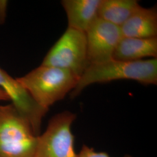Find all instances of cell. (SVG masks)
Listing matches in <instances>:
<instances>
[{
  "mask_svg": "<svg viewBox=\"0 0 157 157\" xmlns=\"http://www.w3.org/2000/svg\"><path fill=\"white\" fill-rule=\"evenodd\" d=\"M118 80H132L145 85H157V58L136 61L112 59L107 62L90 65L70 93L71 98H75L91 84Z\"/></svg>",
  "mask_w": 157,
  "mask_h": 157,
  "instance_id": "6da1fadb",
  "label": "cell"
},
{
  "mask_svg": "<svg viewBox=\"0 0 157 157\" xmlns=\"http://www.w3.org/2000/svg\"><path fill=\"white\" fill-rule=\"evenodd\" d=\"M16 78L34 100L47 109L70 94L79 79L67 70L43 65Z\"/></svg>",
  "mask_w": 157,
  "mask_h": 157,
  "instance_id": "7a4b0ae2",
  "label": "cell"
},
{
  "mask_svg": "<svg viewBox=\"0 0 157 157\" xmlns=\"http://www.w3.org/2000/svg\"><path fill=\"white\" fill-rule=\"evenodd\" d=\"M38 136L12 104L0 105V157H34Z\"/></svg>",
  "mask_w": 157,
  "mask_h": 157,
  "instance_id": "3957f363",
  "label": "cell"
},
{
  "mask_svg": "<svg viewBox=\"0 0 157 157\" xmlns=\"http://www.w3.org/2000/svg\"><path fill=\"white\" fill-rule=\"evenodd\" d=\"M41 65L67 70L80 78L89 65L86 33L67 28Z\"/></svg>",
  "mask_w": 157,
  "mask_h": 157,
  "instance_id": "277c9868",
  "label": "cell"
},
{
  "mask_svg": "<svg viewBox=\"0 0 157 157\" xmlns=\"http://www.w3.org/2000/svg\"><path fill=\"white\" fill-rule=\"evenodd\" d=\"M76 115L65 111L51 119L45 131L38 136L34 157H77L72 126Z\"/></svg>",
  "mask_w": 157,
  "mask_h": 157,
  "instance_id": "5b68a950",
  "label": "cell"
},
{
  "mask_svg": "<svg viewBox=\"0 0 157 157\" xmlns=\"http://www.w3.org/2000/svg\"><path fill=\"white\" fill-rule=\"evenodd\" d=\"M89 65L113 59L115 50L123 37L120 27L99 17L86 32Z\"/></svg>",
  "mask_w": 157,
  "mask_h": 157,
  "instance_id": "8992f818",
  "label": "cell"
},
{
  "mask_svg": "<svg viewBox=\"0 0 157 157\" xmlns=\"http://www.w3.org/2000/svg\"><path fill=\"white\" fill-rule=\"evenodd\" d=\"M0 89L8 95L12 104L31 124L34 133L40 135L42 121L48 109L40 106L28 92L0 67Z\"/></svg>",
  "mask_w": 157,
  "mask_h": 157,
  "instance_id": "52a82bcc",
  "label": "cell"
},
{
  "mask_svg": "<svg viewBox=\"0 0 157 157\" xmlns=\"http://www.w3.org/2000/svg\"><path fill=\"white\" fill-rule=\"evenodd\" d=\"M101 0H62L68 26L86 33L98 18Z\"/></svg>",
  "mask_w": 157,
  "mask_h": 157,
  "instance_id": "ba28073f",
  "label": "cell"
},
{
  "mask_svg": "<svg viewBox=\"0 0 157 157\" xmlns=\"http://www.w3.org/2000/svg\"><path fill=\"white\" fill-rule=\"evenodd\" d=\"M120 29L123 37H156L157 8H144L140 6L120 27Z\"/></svg>",
  "mask_w": 157,
  "mask_h": 157,
  "instance_id": "9c48e42d",
  "label": "cell"
},
{
  "mask_svg": "<svg viewBox=\"0 0 157 157\" xmlns=\"http://www.w3.org/2000/svg\"><path fill=\"white\" fill-rule=\"evenodd\" d=\"M146 58H157V37H122L113 56L114 59L124 61H140Z\"/></svg>",
  "mask_w": 157,
  "mask_h": 157,
  "instance_id": "30bf717a",
  "label": "cell"
},
{
  "mask_svg": "<svg viewBox=\"0 0 157 157\" xmlns=\"http://www.w3.org/2000/svg\"><path fill=\"white\" fill-rule=\"evenodd\" d=\"M140 6L136 0H101L98 17L121 27Z\"/></svg>",
  "mask_w": 157,
  "mask_h": 157,
  "instance_id": "8fae6325",
  "label": "cell"
},
{
  "mask_svg": "<svg viewBox=\"0 0 157 157\" xmlns=\"http://www.w3.org/2000/svg\"><path fill=\"white\" fill-rule=\"evenodd\" d=\"M77 157H111L105 152L97 151L93 148L84 145L77 154ZM124 157H132L126 155Z\"/></svg>",
  "mask_w": 157,
  "mask_h": 157,
  "instance_id": "7c38bea8",
  "label": "cell"
},
{
  "mask_svg": "<svg viewBox=\"0 0 157 157\" xmlns=\"http://www.w3.org/2000/svg\"><path fill=\"white\" fill-rule=\"evenodd\" d=\"M7 4V1H0V24H2L6 21Z\"/></svg>",
  "mask_w": 157,
  "mask_h": 157,
  "instance_id": "4fadbf2b",
  "label": "cell"
},
{
  "mask_svg": "<svg viewBox=\"0 0 157 157\" xmlns=\"http://www.w3.org/2000/svg\"><path fill=\"white\" fill-rule=\"evenodd\" d=\"M10 101V98L5 91L0 89V101Z\"/></svg>",
  "mask_w": 157,
  "mask_h": 157,
  "instance_id": "5bb4252c",
  "label": "cell"
}]
</instances>
